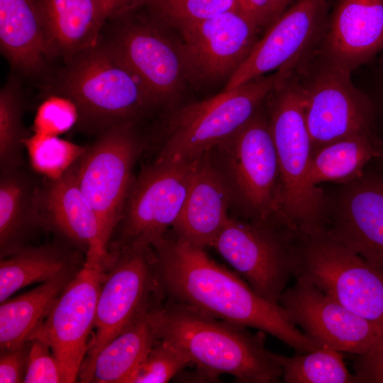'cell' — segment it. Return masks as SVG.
<instances>
[{
  "label": "cell",
  "mask_w": 383,
  "mask_h": 383,
  "mask_svg": "<svg viewBox=\"0 0 383 383\" xmlns=\"http://www.w3.org/2000/svg\"><path fill=\"white\" fill-rule=\"evenodd\" d=\"M231 199L210 152L203 153L196 159L187 196L172 231L197 246L212 247L229 217Z\"/></svg>",
  "instance_id": "obj_21"
},
{
  "label": "cell",
  "mask_w": 383,
  "mask_h": 383,
  "mask_svg": "<svg viewBox=\"0 0 383 383\" xmlns=\"http://www.w3.org/2000/svg\"><path fill=\"white\" fill-rule=\"evenodd\" d=\"M143 147L135 123H123L97 134L78 160L79 186L98 216L107 248L122 218Z\"/></svg>",
  "instance_id": "obj_10"
},
{
  "label": "cell",
  "mask_w": 383,
  "mask_h": 383,
  "mask_svg": "<svg viewBox=\"0 0 383 383\" xmlns=\"http://www.w3.org/2000/svg\"><path fill=\"white\" fill-rule=\"evenodd\" d=\"M355 356L356 383H383V333L370 349Z\"/></svg>",
  "instance_id": "obj_37"
},
{
  "label": "cell",
  "mask_w": 383,
  "mask_h": 383,
  "mask_svg": "<svg viewBox=\"0 0 383 383\" xmlns=\"http://www.w3.org/2000/svg\"><path fill=\"white\" fill-rule=\"evenodd\" d=\"M55 94L66 96L79 112L77 125L95 135L134 122L154 107L140 78L106 39L65 61Z\"/></svg>",
  "instance_id": "obj_4"
},
{
  "label": "cell",
  "mask_w": 383,
  "mask_h": 383,
  "mask_svg": "<svg viewBox=\"0 0 383 383\" xmlns=\"http://www.w3.org/2000/svg\"><path fill=\"white\" fill-rule=\"evenodd\" d=\"M279 304L318 347L353 355L370 349L383 331L350 311L303 277L285 289Z\"/></svg>",
  "instance_id": "obj_16"
},
{
  "label": "cell",
  "mask_w": 383,
  "mask_h": 383,
  "mask_svg": "<svg viewBox=\"0 0 383 383\" xmlns=\"http://www.w3.org/2000/svg\"><path fill=\"white\" fill-rule=\"evenodd\" d=\"M265 106L279 170L278 221L294 237L319 233L328 225L327 200L309 181L312 143L293 73L269 94Z\"/></svg>",
  "instance_id": "obj_3"
},
{
  "label": "cell",
  "mask_w": 383,
  "mask_h": 383,
  "mask_svg": "<svg viewBox=\"0 0 383 383\" xmlns=\"http://www.w3.org/2000/svg\"><path fill=\"white\" fill-rule=\"evenodd\" d=\"M30 343L10 350H1L0 382H23L26 374Z\"/></svg>",
  "instance_id": "obj_38"
},
{
  "label": "cell",
  "mask_w": 383,
  "mask_h": 383,
  "mask_svg": "<svg viewBox=\"0 0 383 383\" xmlns=\"http://www.w3.org/2000/svg\"><path fill=\"white\" fill-rule=\"evenodd\" d=\"M350 72L383 52V0H337L318 50Z\"/></svg>",
  "instance_id": "obj_20"
},
{
  "label": "cell",
  "mask_w": 383,
  "mask_h": 383,
  "mask_svg": "<svg viewBox=\"0 0 383 383\" xmlns=\"http://www.w3.org/2000/svg\"><path fill=\"white\" fill-rule=\"evenodd\" d=\"M0 45L15 68L43 72L52 56L36 0H0Z\"/></svg>",
  "instance_id": "obj_24"
},
{
  "label": "cell",
  "mask_w": 383,
  "mask_h": 383,
  "mask_svg": "<svg viewBox=\"0 0 383 383\" xmlns=\"http://www.w3.org/2000/svg\"><path fill=\"white\" fill-rule=\"evenodd\" d=\"M272 355L280 365L286 383H356L338 350L321 347L292 357L272 352Z\"/></svg>",
  "instance_id": "obj_29"
},
{
  "label": "cell",
  "mask_w": 383,
  "mask_h": 383,
  "mask_svg": "<svg viewBox=\"0 0 383 383\" xmlns=\"http://www.w3.org/2000/svg\"><path fill=\"white\" fill-rule=\"evenodd\" d=\"M364 70L362 83L357 86L368 96L373 106L376 132L383 133V52Z\"/></svg>",
  "instance_id": "obj_36"
},
{
  "label": "cell",
  "mask_w": 383,
  "mask_h": 383,
  "mask_svg": "<svg viewBox=\"0 0 383 383\" xmlns=\"http://www.w3.org/2000/svg\"><path fill=\"white\" fill-rule=\"evenodd\" d=\"M295 1L296 0H273L270 25L281 16Z\"/></svg>",
  "instance_id": "obj_41"
},
{
  "label": "cell",
  "mask_w": 383,
  "mask_h": 383,
  "mask_svg": "<svg viewBox=\"0 0 383 383\" xmlns=\"http://www.w3.org/2000/svg\"><path fill=\"white\" fill-rule=\"evenodd\" d=\"M86 256L80 250L60 243L29 245L1 259L0 302L19 289L65 273L79 271Z\"/></svg>",
  "instance_id": "obj_25"
},
{
  "label": "cell",
  "mask_w": 383,
  "mask_h": 383,
  "mask_svg": "<svg viewBox=\"0 0 383 383\" xmlns=\"http://www.w3.org/2000/svg\"><path fill=\"white\" fill-rule=\"evenodd\" d=\"M238 4L239 9L251 18L261 29L269 26L273 0H238Z\"/></svg>",
  "instance_id": "obj_39"
},
{
  "label": "cell",
  "mask_w": 383,
  "mask_h": 383,
  "mask_svg": "<svg viewBox=\"0 0 383 383\" xmlns=\"http://www.w3.org/2000/svg\"><path fill=\"white\" fill-rule=\"evenodd\" d=\"M293 72H271L174 111L155 160H192L211 150L240 130Z\"/></svg>",
  "instance_id": "obj_5"
},
{
  "label": "cell",
  "mask_w": 383,
  "mask_h": 383,
  "mask_svg": "<svg viewBox=\"0 0 383 383\" xmlns=\"http://www.w3.org/2000/svg\"><path fill=\"white\" fill-rule=\"evenodd\" d=\"M151 4L159 13L177 24L200 21L239 9L238 0H154Z\"/></svg>",
  "instance_id": "obj_33"
},
{
  "label": "cell",
  "mask_w": 383,
  "mask_h": 383,
  "mask_svg": "<svg viewBox=\"0 0 383 383\" xmlns=\"http://www.w3.org/2000/svg\"><path fill=\"white\" fill-rule=\"evenodd\" d=\"M154 0H99L105 21L132 11L139 6Z\"/></svg>",
  "instance_id": "obj_40"
},
{
  "label": "cell",
  "mask_w": 383,
  "mask_h": 383,
  "mask_svg": "<svg viewBox=\"0 0 383 383\" xmlns=\"http://www.w3.org/2000/svg\"><path fill=\"white\" fill-rule=\"evenodd\" d=\"M78 120L75 104L66 96L54 94L38 108L32 129L35 134L58 136L77 124Z\"/></svg>",
  "instance_id": "obj_34"
},
{
  "label": "cell",
  "mask_w": 383,
  "mask_h": 383,
  "mask_svg": "<svg viewBox=\"0 0 383 383\" xmlns=\"http://www.w3.org/2000/svg\"><path fill=\"white\" fill-rule=\"evenodd\" d=\"M52 56L67 60L96 45L105 24L99 0H36Z\"/></svg>",
  "instance_id": "obj_22"
},
{
  "label": "cell",
  "mask_w": 383,
  "mask_h": 383,
  "mask_svg": "<svg viewBox=\"0 0 383 383\" xmlns=\"http://www.w3.org/2000/svg\"><path fill=\"white\" fill-rule=\"evenodd\" d=\"M79 272L59 275L20 296L1 302V350L16 348L28 341L31 333Z\"/></svg>",
  "instance_id": "obj_27"
},
{
  "label": "cell",
  "mask_w": 383,
  "mask_h": 383,
  "mask_svg": "<svg viewBox=\"0 0 383 383\" xmlns=\"http://www.w3.org/2000/svg\"><path fill=\"white\" fill-rule=\"evenodd\" d=\"M107 21L113 23L106 40L140 78L153 106L177 97L189 79L181 45L156 21L133 16L131 11Z\"/></svg>",
  "instance_id": "obj_14"
},
{
  "label": "cell",
  "mask_w": 383,
  "mask_h": 383,
  "mask_svg": "<svg viewBox=\"0 0 383 383\" xmlns=\"http://www.w3.org/2000/svg\"><path fill=\"white\" fill-rule=\"evenodd\" d=\"M148 311L101 349L92 362L79 372L81 382L127 383L158 340L148 318Z\"/></svg>",
  "instance_id": "obj_26"
},
{
  "label": "cell",
  "mask_w": 383,
  "mask_h": 383,
  "mask_svg": "<svg viewBox=\"0 0 383 383\" xmlns=\"http://www.w3.org/2000/svg\"><path fill=\"white\" fill-rule=\"evenodd\" d=\"M158 339L174 343L205 380L221 374L244 383L279 382L282 370L265 345V332L218 319L167 299L148 311Z\"/></svg>",
  "instance_id": "obj_2"
},
{
  "label": "cell",
  "mask_w": 383,
  "mask_h": 383,
  "mask_svg": "<svg viewBox=\"0 0 383 383\" xmlns=\"http://www.w3.org/2000/svg\"><path fill=\"white\" fill-rule=\"evenodd\" d=\"M23 104L18 84L9 80L0 91V169L23 165V141L30 135L22 123Z\"/></svg>",
  "instance_id": "obj_30"
},
{
  "label": "cell",
  "mask_w": 383,
  "mask_h": 383,
  "mask_svg": "<svg viewBox=\"0 0 383 383\" xmlns=\"http://www.w3.org/2000/svg\"><path fill=\"white\" fill-rule=\"evenodd\" d=\"M294 235L274 224L228 217L212 247L266 300L279 304L294 276Z\"/></svg>",
  "instance_id": "obj_12"
},
{
  "label": "cell",
  "mask_w": 383,
  "mask_h": 383,
  "mask_svg": "<svg viewBox=\"0 0 383 383\" xmlns=\"http://www.w3.org/2000/svg\"><path fill=\"white\" fill-rule=\"evenodd\" d=\"M191 364L174 343L158 339L129 377L127 383H165Z\"/></svg>",
  "instance_id": "obj_32"
},
{
  "label": "cell",
  "mask_w": 383,
  "mask_h": 383,
  "mask_svg": "<svg viewBox=\"0 0 383 383\" xmlns=\"http://www.w3.org/2000/svg\"><path fill=\"white\" fill-rule=\"evenodd\" d=\"M30 347L23 382L67 383L62 368L50 348L43 341L29 340Z\"/></svg>",
  "instance_id": "obj_35"
},
{
  "label": "cell",
  "mask_w": 383,
  "mask_h": 383,
  "mask_svg": "<svg viewBox=\"0 0 383 383\" xmlns=\"http://www.w3.org/2000/svg\"><path fill=\"white\" fill-rule=\"evenodd\" d=\"M103 268L84 265L28 338L42 340L50 348L67 383L77 382L89 348Z\"/></svg>",
  "instance_id": "obj_15"
},
{
  "label": "cell",
  "mask_w": 383,
  "mask_h": 383,
  "mask_svg": "<svg viewBox=\"0 0 383 383\" xmlns=\"http://www.w3.org/2000/svg\"><path fill=\"white\" fill-rule=\"evenodd\" d=\"M300 89L312 152L356 134H377L371 101L352 80V72L317 51L294 70Z\"/></svg>",
  "instance_id": "obj_8"
},
{
  "label": "cell",
  "mask_w": 383,
  "mask_h": 383,
  "mask_svg": "<svg viewBox=\"0 0 383 383\" xmlns=\"http://www.w3.org/2000/svg\"><path fill=\"white\" fill-rule=\"evenodd\" d=\"M294 276L303 277L383 331V273L326 228L294 237Z\"/></svg>",
  "instance_id": "obj_6"
},
{
  "label": "cell",
  "mask_w": 383,
  "mask_h": 383,
  "mask_svg": "<svg viewBox=\"0 0 383 383\" xmlns=\"http://www.w3.org/2000/svg\"><path fill=\"white\" fill-rule=\"evenodd\" d=\"M328 0H296L267 28L252 50L229 77L234 89L278 70H294L321 48L329 21Z\"/></svg>",
  "instance_id": "obj_13"
},
{
  "label": "cell",
  "mask_w": 383,
  "mask_h": 383,
  "mask_svg": "<svg viewBox=\"0 0 383 383\" xmlns=\"http://www.w3.org/2000/svg\"><path fill=\"white\" fill-rule=\"evenodd\" d=\"M197 157L155 160L142 169L135 178L108 250L133 246L152 248L167 233L183 208Z\"/></svg>",
  "instance_id": "obj_11"
},
{
  "label": "cell",
  "mask_w": 383,
  "mask_h": 383,
  "mask_svg": "<svg viewBox=\"0 0 383 383\" xmlns=\"http://www.w3.org/2000/svg\"><path fill=\"white\" fill-rule=\"evenodd\" d=\"M383 157V143L377 134H356L323 145L312 152L309 181L348 184L363 174L365 166Z\"/></svg>",
  "instance_id": "obj_28"
},
{
  "label": "cell",
  "mask_w": 383,
  "mask_h": 383,
  "mask_svg": "<svg viewBox=\"0 0 383 383\" xmlns=\"http://www.w3.org/2000/svg\"><path fill=\"white\" fill-rule=\"evenodd\" d=\"M39 185L22 167L1 170V259L30 245L35 233L46 229L38 204Z\"/></svg>",
  "instance_id": "obj_23"
},
{
  "label": "cell",
  "mask_w": 383,
  "mask_h": 383,
  "mask_svg": "<svg viewBox=\"0 0 383 383\" xmlns=\"http://www.w3.org/2000/svg\"><path fill=\"white\" fill-rule=\"evenodd\" d=\"M328 231L383 273V179L364 173L327 204Z\"/></svg>",
  "instance_id": "obj_18"
},
{
  "label": "cell",
  "mask_w": 383,
  "mask_h": 383,
  "mask_svg": "<svg viewBox=\"0 0 383 383\" xmlns=\"http://www.w3.org/2000/svg\"><path fill=\"white\" fill-rule=\"evenodd\" d=\"M77 162L60 177L45 178L38 204L46 230L57 232L82 251L85 265L101 268L109 251L98 216L79 186Z\"/></svg>",
  "instance_id": "obj_19"
},
{
  "label": "cell",
  "mask_w": 383,
  "mask_h": 383,
  "mask_svg": "<svg viewBox=\"0 0 383 383\" xmlns=\"http://www.w3.org/2000/svg\"><path fill=\"white\" fill-rule=\"evenodd\" d=\"M164 299L152 248L133 246L109 250L103 268L94 333L79 372L92 362L107 343Z\"/></svg>",
  "instance_id": "obj_9"
},
{
  "label": "cell",
  "mask_w": 383,
  "mask_h": 383,
  "mask_svg": "<svg viewBox=\"0 0 383 383\" xmlns=\"http://www.w3.org/2000/svg\"><path fill=\"white\" fill-rule=\"evenodd\" d=\"M152 248L165 299L218 319L257 328L299 353L319 348L289 320L279 304L262 297L240 275L211 259L204 248L170 230Z\"/></svg>",
  "instance_id": "obj_1"
},
{
  "label": "cell",
  "mask_w": 383,
  "mask_h": 383,
  "mask_svg": "<svg viewBox=\"0 0 383 383\" xmlns=\"http://www.w3.org/2000/svg\"><path fill=\"white\" fill-rule=\"evenodd\" d=\"M23 143L32 169L50 179L60 177L87 150V147L50 135L33 133Z\"/></svg>",
  "instance_id": "obj_31"
},
{
  "label": "cell",
  "mask_w": 383,
  "mask_h": 383,
  "mask_svg": "<svg viewBox=\"0 0 383 383\" xmlns=\"http://www.w3.org/2000/svg\"><path fill=\"white\" fill-rule=\"evenodd\" d=\"M264 104L211 150L216 158L211 156L244 215L255 223L274 224V218L278 221L279 170Z\"/></svg>",
  "instance_id": "obj_7"
},
{
  "label": "cell",
  "mask_w": 383,
  "mask_h": 383,
  "mask_svg": "<svg viewBox=\"0 0 383 383\" xmlns=\"http://www.w3.org/2000/svg\"><path fill=\"white\" fill-rule=\"evenodd\" d=\"M382 179H383V174H382Z\"/></svg>",
  "instance_id": "obj_42"
},
{
  "label": "cell",
  "mask_w": 383,
  "mask_h": 383,
  "mask_svg": "<svg viewBox=\"0 0 383 383\" xmlns=\"http://www.w3.org/2000/svg\"><path fill=\"white\" fill-rule=\"evenodd\" d=\"M178 25L188 78L201 82L230 77L252 50L261 30L240 9Z\"/></svg>",
  "instance_id": "obj_17"
}]
</instances>
